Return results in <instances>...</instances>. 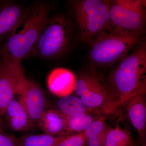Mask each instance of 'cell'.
<instances>
[{
  "label": "cell",
  "mask_w": 146,
  "mask_h": 146,
  "mask_svg": "<svg viewBox=\"0 0 146 146\" xmlns=\"http://www.w3.org/2000/svg\"><path fill=\"white\" fill-rule=\"evenodd\" d=\"M118 62L108 78L117 108L130 97L146 93L145 42L139 43L131 53Z\"/></svg>",
  "instance_id": "6da1fadb"
},
{
  "label": "cell",
  "mask_w": 146,
  "mask_h": 146,
  "mask_svg": "<svg viewBox=\"0 0 146 146\" xmlns=\"http://www.w3.org/2000/svg\"><path fill=\"white\" fill-rule=\"evenodd\" d=\"M46 6L39 5L31 11L23 28L9 38L0 50V57L21 63L35 48L43 29L48 20Z\"/></svg>",
  "instance_id": "7a4b0ae2"
},
{
  "label": "cell",
  "mask_w": 146,
  "mask_h": 146,
  "mask_svg": "<svg viewBox=\"0 0 146 146\" xmlns=\"http://www.w3.org/2000/svg\"><path fill=\"white\" fill-rule=\"evenodd\" d=\"M144 33L116 31L105 33L90 45L89 56L94 65L108 67L119 62L143 40Z\"/></svg>",
  "instance_id": "3957f363"
},
{
  "label": "cell",
  "mask_w": 146,
  "mask_h": 146,
  "mask_svg": "<svg viewBox=\"0 0 146 146\" xmlns=\"http://www.w3.org/2000/svg\"><path fill=\"white\" fill-rule=\"evenodd\" d=\"M110 1H73L75 16L83 42L90 45L101 35L113 30L110 22Z\"/></svg>",
  "instance_id": "277c9868"
},
{
  "label": "cell",
  "mask_w": 146,
  "mask_h": 146,
  "mask_svg": "<svg viewBox=\"0 0 146 146\" xmlns=\"http://www.w3.org/2000/svg\"><path fill=\"white\" fill-rule=\"evenodd\" d=\"M74 91L90 112L109 115L117 109L108 83L97 73L80 75L76 79Z\"/></svg>",
  "instance_id": "5b68a950"
},
{
  "label": "cell",
  "mask_w": 146,
  "mask_h": 146,
  "mask_svg": "<svg viewBox=\"0 0 146 146\" xmlns=\"http://www.w3.org/2000/svg\"><path fill=\"white\" fill-rule=\"evenodd\" d=\"M110 22L114 30L144 33L146 22V1H111Z\"/></svg>",
  "instance_id": "8992f818"
},
{
  "label": "cell",
  "mask_w": 146,
  "mask_h": 146,
  "mask_svg": "<svg viewBox=\"0 0 146 146\" xmlns=\"http://www.w3.org/2000/svg\"><path fill=\"white\" fill-rule=\"evenodd\" d=\"M70 37L69 27L63 18L48 19L36 43L37 53L46 58L59 55L66 49Z\"/></svg>",
  "instance_id": "52a82bcc"
},
{
  "label": "cell",
  "mask_w": 146,
  "mask_h": 146,
  "mask_svg": "<svg viewBox=\"0 0 146 146\" xmlns=\"http://www.w3.org/2000/svg\"><path fill=\"white\" fill-rule=\"evenodd\" d=\"M21 63L0 58V116L3 117L9 103L18 95L26 80Z\"/></svg>",
  "instance_id": "ba28073f"
},
{
  "label": "cell",
  "mask_w": 146,
  "mask_h": 146,
  "mask_svg": "<svg viewBox=\"0 0 146 146\" xmlns=\"http://www.w3.org/2000/svg\"><path fill=\"white\" fill-rule=\"evenodd\" d=\"M18 95L33 125L37 124L46 110V101L42 89L34 82L26 79Z\"/></svg>",
  "instance_id": "9c48e42d"
},
{
  "label": "cell",
  "mask_w": 146,
  "mask_h": 146,
  "mask_svg": "<svg viewBox=\"0 0 146 146\" xmlns=\"http://www.w3.org/2000/svg\"><path fill=\"white\" fill-rule=\"evenodd\" d=\"M31 11L18 5L0 1V41H6L16 33Z\"/></svg>",
  "instance_id": "30bf717a"
},
{
  "label": "cell",
  "mask_w": 146,
  "mask_h": 146,
  "mask_svg": "<svg viewBox=\"0 0 146 146\" xmlns=\"http://www.w3.org/2000/svg\"><path fill=\"white\" fill-rule=\"evenodd\" d=\"M120 106L125 110L129 119L138 131L140 143L146 146V93L130 97Z\"/></svg>",
  "instance_id": "8fae6325"
},
{
  "label": "cell",
  "mask_w": 146,
  "mask_h": 146,
  "mask_svg": "<svg viewBox=\"0 0 146 146\" xmlns=\"http://www.w3.org/2000/svg\"><path fill=\"white\" fill-rule=\"evenodd\" d=\"M76 82V79L73 73L63 68L54 69L47 79L50 92L60 98L71 95L74 91Z\"/></svg>",
  "instance_id": "7c38bea8"
},
{
  "label": "cell",
  "mask_w": 146,
  "mask_h": 146,
  "mask_svg": "<svg viewBox=\"0 0 146 146\" xmlns=\"http://www.w3.org/2000/svg\"><path fill=\"white\" fill-rule=\"evenodd\" d=\"M4 116L9 127L15 131H26L33 126L26 111L18 100H13L11 102Z\"/></svg>",
  "instance_id": "4fadbf2b"
},
{
  "label": "cell",
  "mask_w": 146,
  "mask_h": 146,
  "mask_svg": "<svg viewBox=\"0 0 146 146\" xmlns=\"http://www.w3.org/2000/svg\"><path fill=\"white\" fill-rule=\"evenodd\" d=\"M45 133L52 136H67L65 117L56 109H46L37 124Z\"/></svg>",
  "instance_id": "5bb4252c"
},
{
  "label": "cell",
  "mask_w": 146,
  "mask_h": 146,
  "mask_svg": "<svg viewBox=\"0 0 146 146\" xmlns=\"http://www.w3.org/2000/svg\"><path fill=\"white\" fill-rule=\"evenodd\" d=\"M57 108L66 117H71L90 112L77 96L70 95L60 98L56 103Z\"/></svg>",
  "instance_id": "9a60e30c"
},
{
  "label": "cell",
  "mask_w": 146,
  "mask_h": 146,
  "mask_svg": "<svg viewBox=\"0 0 146 146\" xmlns=\"http://www.w3.org/2000/svg\"><path fill=\"white\" fill-rule=\"evenodd\" d=\"M66 136H52L45 133L26 135L18 138V146H56Z\"/></svg>",
  "instance_id": "2e32d148"
},
{
  "label": "cell",
  "mask_w": 146,
  "mask_h": 146,
  "mask_svg": "<svg viewBox=\"0 0 146 146\" xmlns=\"http://www.w3.org/2000/svg\"><path fill=\"white\" fill-rule=\"evenodd\" d=\"M131 133L126 128L119 126L110 128L106 139L105 146H134Z\"/></svg>",
  "instance_id": "e0dca14e"
},
{
  "label": "cell",
  "mask_w": 146,
  "mask_h": 146,
  "mask_svg": "<svg viewBox=\"0 0 146 146\" xmlns=\"http://www.w3.org/2000/svg\"><path fill=\"white\" fill-rule=\"evenodd\" d=\"M94 121L93 118L88 113L73 117H65V131L68 135H70L71 133H82Z\"/></svg>",
  "instance_id": "ac0fdd59"
},
{
  "label": "cell",
  "mask_w": 146,
  "mask_h": 146,
  "mask_svg": "<svg viewBox=\"0 0 146 146\" xmlns=\"http://www.w3.org/2000/svg\"><path fill=\"white\" fill-rule=\"evenodd\" d=\"M109 128L106 122L105 118L102 117L98 119L94 120L82 133L86 140L93 136L99 135Z\"/></svg>",
  "instance_id": "d6986e66"
},
{
  "label": "cell",
  "mask_w": 146,
  "mask_h": 146,
  "mask_svg": "<svg viewBox=\"0 0 146 146\" xmlns=\"http://www.w3.org/2000/svg\"><path fill=\"white\" fill-rule=\"evenodd\" d=\"M85 144L86 140L82 132L65 136L56 146H84Z\"/></svg>",
  "instance_id": "ffe728a7"
},
{
  "label": "cell",
  "mask_w": 146,
  "mask_h": 146,
  "mask_svg": "<svg viewBox=\"0 0 146 146\" xmlns=\"http://www.w3.org/2000/svg\"><path fill=\"white\" fill-rule=\"evenodd\" d=\"M110 128L99 135L86 140V146H105L106 135Z\"/></svg>",
  "instance_id": "44dd1931"
},
{
  "label": "cell",
  "mask_w": 146,
  "mask_h": 146,
  "mask_svg": "<svg viewBox=\"0 0 146 146\" xmlns=\"http://www.w3.org/2000/svg\"><path fill=\"white\" fill-rule=\"evenodd\" d=\"M0 146H18V138L0 131Z\"/></svg>",
  "instance_id": "7402d4cb"
},
{
  "label": "cell",
  "mask_w": 146,
  "mask_h": 146,
  "mask_svg": "<svg viewBox=\"0 0 146 146\" xmlns=\"http://www.w3.org/2000/svg\"><path fill=\"white\" fill-rule=\"evenodd\" d=\"M3 121L0 118V131L3 132Z\"/></svg>",
  "instance_id": "603a6c76"
},
{
  "label": "cell",
  "mask_w": 146,
  "mask_h": 146,
  "mask_svg": "<svg viewBox=\"0 0 146 146\" xmlns=\"http://www.w3.org/2000/svg\"><path fill=\"white\" fill-rule=\"evenodd\" d=\"M134 146H142V145H141V144L140 143L139 141V142H138V143H137L136 144H135V145H134Z\"/></svg>",
  "instance_id": "cb8c5ba5"
}]
</instances>
